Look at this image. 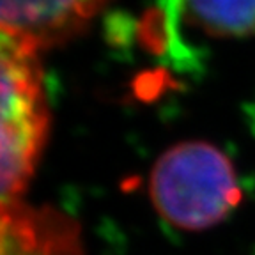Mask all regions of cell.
I'll list each match as a JSON object with an SVG mask.
<instances>
[{
    "label": "cell",
    "mask_w": 255,
    "mask_h": 255,
    "mask_svg": "<svg viewBox=\"0 0 255 255\" xmlns=\"http://www.w3.org/2000/svg\"><path fill=\"white\" fill-rule=\"evenodd\" d=\"M0 50V188L18 202L37 168L50 131L39 50L2 36Z\"/></svg>",
    "instance_id": "6da1fadb"
},
{
    "label": "cell",
    "mask_w": 255,
    "mask_h": 255,
    "mask_svg": "<svg viewBox=\"0 0 255 255\" xmlns=\"http://www.w3.org/2000/svg\"><path fill=\"white\" fill-rule=\"evenodd\" d=\"M149 190L156 211L184 231L218 225L241 200L232 161L207 142H183L163 152L151 172Z\"/></svg>",
    "instance_id": "7a4b0ae2"
},
{
    "label": "cell",
    "mask_w": 255,
    "mask_h": 255,
    "mask_svg": "<svg viewBox=\"0 0 255 255\" xmlns=\"http://www.w3.org/2000/svg\"><path fill=\"white\" fill-rule=\"evenodd\" d=\"M108 0H0L2 36L36 50L73 39Z\"/></svg>",
    "instance_id": "3957f363"
},
{
    "label": "cell",
    "mask_w": 255,
    "mask_h": 255,
    "mask_svg": "<svg viewBox=\"0 0 255 255\" xmlns=\"http://www.w3.org/2000/svg\"><path fill=\"white\" fill-rule=\"evenodd\" d=\"M0 255H84L78 223L53 207L2 204Z\"/></svg>",
    "instance_id": "277c9868"
},
{
    "label": "cell",
    "mask_w": 255,
    "mask_h": 255,
    "mask_svg": "<svg viewBox=\"0 0 255 255\" xmlns=\"http://www.w3.org/2000/svg\"><path fill=\"white\" fill-rule=\"evenodd\" d=\"M186 16L211 37H248L255 34V0H167L163 20Z\"/></svg>",
    "instance_id": "5b68a950"
}]
</instances>
